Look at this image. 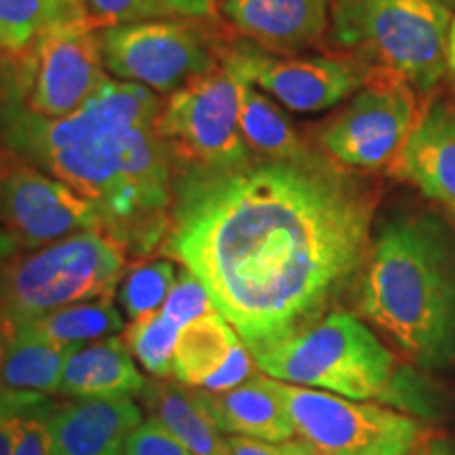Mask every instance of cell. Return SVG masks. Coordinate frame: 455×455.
<instances>
[{
    "label": "cell",
    "mask_w": 455,
    "mask_h": 455,
    "mask_svg": "<svg viewBox=\"0 0 455 455\" xmlns=\"http://www.w3.org/2000/svg\"><path fill=\"white\" fill-rule=\"evenodd\" d=\"M378 196L315 155L232 167L175 161L161 251L201 278L247 348L312 325L358 281Z\"/></svg>",
    "instance_id": "6da1fadb"
},
{
    "label": "cell",
    "mask_w": 455,
    "mask_h": 455,
    "mask_svg": "<svg viewBox=\"0 0 455 455\" xmlns=\"http://www.w3.org/2000/svg\"><path fill=\"white\" fill-rule=\"evenodd\" d=\"M150 91L108 81L81 110L51 118L0 93V144L76 190L101 230L144 259L163 247L173 204L175 156L156 135Z\"/></svg>",
    "instance_id": "7a4b0ae2"
},
{
    "label": "cell",
    "mask_w": 455,
    "mask_h": 455,
    "mask_svg": "<svg viewBox=\"0 0 455 455\" xmlns=\"http://www.w3.org/2000/svg\"><path fill=\"white\" fill-rule=\"evenodd\" d=\"M356 310L413 365L455 363V241L430 215L379 226L356 281Z\"/></svg>",
    "instance_id": "3957f363"
},
{
    "label": "cell",
    "mask_w": 455,
    "mask_h": 455,
    "mask_svg": "<svg viewBox=\"0 0 455 455\" xmlns=\"http://www.w3.org/2000/svg\"><path fill=\"white\" fill-rule=\"evenodd\" d=\"M259 373L331 395L405 407L411 384L395 352L367 323L335 308L275 344L251 348Z\"/></svg>",
    "instance_id": "277c9868"
},
{
    "label": "cell",
    "mask_w": 455,
    "mask_h": 455,
    "mask_svg": "<svg viewBox=\"0 0 455 455\" xmlns=\"http://www.w3.org/2000/svg\"><path fill=\"white\" fill-rule=\"evenodd\" d=\"M127 253L100 230L20 249L0 270V306L11 338L34 318L76 301L116 293Z\"/></svg>",
    "instance_id": "5b68a950"
},
{
    "label": "cell",
    "mask_w": 455,
    "mask_h": 455,
    "mask_svg": "<svg viewBox=\"0 0 455 455\" xmlns=\"http://www.w3.org/2000/svg\"><path fill=\"white\" fill-rule=\"evenodd\" d=\"M449 24L443 0H333L335 38L367 49L424 93L447 70Z\"/></svg>",
    "instance_id": "8992f818"
},
{
    "label": "cell",
    "mask_w": 455,
    "mask_h": 455,
    "mask_svg": "<svg viewBox=\"0 0 455 455\" xmlns=\"http://www.w3.org/2000/svg\"><path fill=\"white\" fill-rule=\"evenodd\" d=\"M106 70L155 93H173L224 66L230 41L213 17H178L100 30Z\"/></svg>",
    "instance_id": "52a82bcc"
},
{
    "label": "cell",
    "mask_w": 455,
    "mask_h": 455,
    "mask_svg": "<svg viewBox=\"0 0 455 455\" xmlns=\"http://www.w3.org/2000/svg\"><path fill=\"white\" fill-rule=\"evenodd\" d=\"M108 81L100 34L84 15L47 26L0 70V87L51 118L81 110Z\"/></svg>",
    "instance_id": "ba28073f"
},
{
    "label": "cell",
    "mask_w": 455,
    "mask_h": 455,
    "mask_svg": "<svg viewBox=\"0 0 455 455\" xmlns=\"http://www.w3.org/2000/svg\"><path fill=\"white\" fill-rule=\"evenodd\" d=\"M298 439L316 455H415L426 443L419 419L375 401H355L275 379Z\"/></svg>",
    "instance_id": "9c48e42d"
},
{
    "label": "cell",
    "mask_w": 455,
    "mask_h": 455,
    "mask_svg": "<svg viewBox=\"0 0 455 455\" xmlns=\"http://www.w3.org/2000/svg\"><path fill=\"white\" fill-rule=\"evenodd\" d=\"M241 91L243 83L221 66L169 93L155 131L175 161L232 167L251 158L238 123Z\"/></svg>",
    "instance_id": "30bf717a"
},
{
    "label": "cell",
    "mask_w": 455,
    "mask_h": 455,
    "mask_svg": "<svg viewBox=\"0 0 455 455\" xmlns=\"http://www.w3.org/2000/svg\"><path fill=\"white\" fill-rule=\"evenodd\" d=\"M411 83L386 66L373 68L350 106L323 133V148L350 169H390L418 121Z\"/></svg>",
    "instance_id": "8fae6325"
},
{
    "label": "cell",
    "mask_w": 455,
    "mask_h": 455,
    "mask_svg": "<svg viewBox=\"0 0 455 455\" xmlns=\"http://www.w3.org/2000/svg\"><path fill=\"white\" fill-rule=\"evenodd\" d=\"M0 230L36 249L83 230H101L98 209L76 190L0 144Z\"/></svg>",
    "instance_id": "7c38bea8"
},
{
    "label": "cell",
    "mask_w": 455,
    "mask_h": 455,
    "mask_svg": "<svg viewBox=\"0 0 455 455\" xmlns=\"http://www.w3.org/2000/svg\"><path fill=\"white\" fill-rule=\"evenodd\" d=\"M224 68L243 84L264 91L295 112L327 110L361 87L365 78L338 57H278L251 41L235 43Z\"/></svg>",
    "instance_id": "4fadbf2b"
},
{
    "label": "cell",
    "mask_w": 455,
    "mask_h": 455,
    "mask_svg": "<svg viewBox=\"0 0 455 455\" xmlns=\"http://www.w3.org/2000/svg\"><path fill=\"white\" fill-rule=\"evenodd\" d=\"M258 371L251 350L218 310L181 327L171 365L173 382L220 392L241 386Z\"/></svg>",
    "instance_id": "5bb4252c"
},
{
    "label": "cell",
    "mask_w": 455,
    "mask_h": 455,
    "mask_svg": "<svg viewBox=\"0 0 455 455\" xmlns=\"http://www.w3.org/2000/svg\"><path fill=\"white\" fill-rule=\"evenodd\" d=\"M221 13L268 53L293 55L325 34L329 0H221Z\"/></svg>",
    "instance_id": "9a60e30c"
},
{
    "label": "cell",
    "mask_w": 455,
    "mask_h": 455,
    "mask_svg": "<svg viewBox=\"0 0 455 455\" xmlns=\"http://www.w3.org/2000/svg\"><path fill=\"white\" fill-rule=\"evenodd\" d=\"M390 173L411 181L432 201L455 209V106L436 100L418 116Z\"/></svg>",
    "instance_id": "2e32d148"
},
{
    "label": "cell",
    "mask_w": 455,
    "mask_h": 455,
    "mask_svg": "<svg viewBox=\"0 0 455 455\" xmlns=\"http://www.w3.org/2000/svg\"><path fill=\"white\" fill-rule=\"evenodd\" d=\"M144 422L133 396L70 401L49 418L53 455H127V439Z\"/></svg>",
    "instance_id": "e0dca14e"
},
{
    "label": "cell",
    "mask_w": 455,
    "mask_h": 455,
    "mask_svg": "<svg viewBox=\"0 0 455 455\" xmlns=\"http://www.w3.org/2000/svg\"><path fill=\"white\" fill-rule=\"evenodd\" d=\"M195 392L198 403L226 436L270 443L298 439L289 409L278 395L275 379L268 375L255 373L230 390L195 388Z\"/></svg>",
    "instance_id": "ac0fdd59"
},
{
    "label": "cell",
    "mask_w": 455,
    "mask_h": 455,
    "mask_svg": "<svg viewBox=\"0 0 455 455\" xmlns=\"http://www.w3.org/2000/svg\"><path fill=\"white\" fill-rule=\"evenodd\" d=\"M148 384L123 338L89 341L68 358L60 395L72 401H106V398H140Z\"/></svg>",
    "instance_id": "d6986e66"
},
{
    "label": "cell",
    "mask_w": 455,
    "mask_h": 455,
    "mask_svg": "<svg viewBox=\"0 0 455 455\" xmlns=\"http://www.w3.org/2000/svg\"><path fill=\"white\" fill-rule=\"evenodd\" d=\"M140 401L192 455H232L228 436L213 424L190 386L152 378Z\"/></svg>",
    "instance_id": "ffe728a7"
},
{
    "label": "cell",
    "mask_w": 455,
    "mask_h": 455,
    "mask_svg": "<svg viewBox=\"0 0 455 455\" xmlns=\"http://www.w3.org/2000/svg\"><path fill=\"white\" fill-rule=\"evenodd\" d=\"M78 346L44 338L30 323L20 327L0 358V390L60 395L66 363Z\"/></svg>",
    "instance_id": "44dd1931"
},
{
    "label": "cell",
    "mask_w": 455,
    "mask_h": 455,
    "mask_svg": "<svg viewBox=\"0 0 455 455\" xmlns=\"http://www.w3.org/2000/svg\"><path fill=\"white\" fill-rule=\"evenodd\" d=\"M241 135L251 155L270 161H291L308 155L295 129L264 91L243 84L241 91Z\"/></svg>",
    "instance_id": "7402d4cb"
},
{
    "label": "cell",
    "mask_w": 455,
    "mask_h": 455,
    "mask_svg": "<svg viewBox=\"0 0 455 455\" xmlns=\"http://www.w3.org/2000/svg\"><path fill=\"white\" fill-rule=\"evenodd\" d=\"M30 325L44 338L60 344H89L123 333L124 315L114 304V295H104L98 299L61 306L34 318Z\"/></svg>",
    "instance_id": "603a6c76"
},
{
    "label": "cell",
    "mask_w": 455,
    "mask_h": 455,
    "mask_svg": "<svg viewBox=\"0 0 455 455\" xmlns=\"http://www.w3.org/2000/svg\"><path fill=\"white\" fill-rule=\"evenodd\" d=\"M221 0H87L84 17L93 30L150 20L213 17Z\"/></svg>",
    "instance_id": "cb8c5ba5"
},
{
    "label": "cell",
    "mask_w": 455,
    "mask_h": 455,
    "mask_svg": "<svg viewBox=\"0 0 455 455\" xmlns=\"http://www.w3.org/2000/svg\"><path fill=\"white\" fill-rule=\"evenodd\" d=\"M181 325L161 310L141 318H133L123 329V341L131 355L156 379H171L173 352L178 344Z\"/></svg>",
    "instance_id": "d4e9b609"
},
{
    "label": "cell",
    "mask_w": 455,
    "mask_h": 455,
    "mask_svg": "<svg viewBox=\"0 0 455 455\" xmlns=\"http://www.w3.org/2000/svg\"><path fill=\"white\" fill-rule=\"evenodd\" d=\"M178 281L173 259H138L124 270L118 283V304L123 315L133 321L161 310Z\"/></svg>",
    "instance_id": "484cf974"
},
{
    "label": "cell",
    "mask_w": 455,
    "mask_h": 455,
    "mask_svg": "<svg viewBox=\"0 0 455 455\" xmlns=\"http://www.w3.org/2000/svg\"><path fill=\"white\" fill-rule=\"evenodd\" d=\"M72 15H84L66 0H0V36L11 51H21L44 28Z\"/></svg>",
    "instance_id": "4316f807"
},
{
    "label": "cell",
    "mask_w": 455,
    "mask_h": 455,
    "mask_svg": "<svg viewBox=\"0 0 455 455\" xmlns=\"http://www.w3.org/2000/svg\"><path fill=\"white\" fill-rule=\"evenodd\" d=\"M215 310L218 308L213 306L212 295H209L207 287L201 283V278L192 275L190 270L181 268L178 281H175L173 289H171L169 298L163 306L164 315L178 321L184 327L188 323L196 321V318Z\"/></svg>",
    "instance_id": "83f0119b"
},
{
    "label": "cell",
    "mask_w": 455,
    "mask_h": 455,
    "mask_svg": "<svg viewBox=\"0 0 455 455\" xmlns=\"http://www.w3.org/2000/svg\"><path fill=\"white\" fill-rule=\"evenodd\" d=\"M47 401H51V396L36 392L0 390V455L13 453L28 418Z\"/></svg>",
    "instance_id": "f1b7e54d"
},
{
    "label": "cell",
    "mask_w": 455,
    "mask_h": 455,
    "mask_svg": "<svg viewBox=\"0 0 455 455\" xmlns=\"http://www.w3.org/2000/svg\"><path fill=\"white\" fill-rule=\"evenodd\" d=\"M127 455H192L156 418H148L127 439Z\"/></svg>",
    "instance_id": "f546056e"
},
{
    "label": "cell",
    "mask_w": 455,
    "mask_h": 455,
    "mask_svg": "<svg viewBox=\"0 0 455 455\" xmlns=\"http://www.w3.org/2000/svg\"><path fill=\"white\" fill-rule=\"evenodd\" d=\"M57 405L51 401L44 403L41 409H36L24 428L20 432V439L15 443V449L11 455H53V441H51V426L49 418Z\"/></svg>",
    "instance_id": "4dcf8cb0"
},
{
    "label": "cell",
    "mask_w": 455,
    "mask_h": 455,
    "mask_svg": "<svg viewBox=\"0 0 455 455\" xmlns=\"http://www.w3.org/2000/svg\"><path fill=\"white\" fill-rule=\"evenodd\" d=\"M232 455H316L308 443L301 439L270 443L247 439V436H228Z\"/></svg>",
    "instance_id": "1f68e13d"
},
{
    "label": "cell",
    "mask_w": 455,
    "mask_h": 455,
    "mask_svg": "<svg viewBox=\"0 0 455 455\" xmlns=\"http://www.w3.org/2000/svg\"><path fill=\"white\" fill-rule=\"evenodd\" d=\"M20 249H21V244L17 243L13 236L7 235L4 230H0V270H3L4 261H7L15 251H20ZM11 339L13 338H11L7 323H4V316H3V306H0V358H3L4 350L9 348Z\"/></svg>",
    "instance_id": "d6a6232c"
},
{
    "label": "cell",
    "mask_w": 455,
    "mask_h": 455,
    "mask_svg": "<svg viewBox=\"0 0 455 455\" xmlns=\"http://www.w3.org/2000/svg\"><path fill=\"white\" fill-rule=\"evenodd\" d=\"M445 60H447V70L451 72L455 78V15L451 17V24H449V32H447Z\"/></svg>",
    "instance_id": "836d02e7"
},
{
    "label": "cell",
    "mask_w": 455,
    "mask_h": 455,
    "mask_svg": "<svg viewBox=\"0 0 455 455\" xmlns=\"http://www.w3.org/2000/svg\"><path fill=\"white\" fill-rule=\"evenodd\" d=\"M13 53H15V51H11L9 44L3 41V36H0V70H3V68L9 64L11 57H13Z\"/></svg>",
    "instance_id": "e575fe53"
},
{
    "label": "cell",
    "mask_w": 455,
    "mask_h": 455,
    "mask_svg": "<svg viewBox=\"0 0 455 455\" xmlns=\"http://www.w3.org/2000/svg\"><path fill=\"white\" fill-rule=\"evenodd\" d=\"M66 3L76 11H81V13H84V3H87V0H66Z\"/></svg>",
    "instance_id": "d590c367"
},
{
    "label": "cell",
    "mask_w": 455,
    "mask_h": 455,
    "mask_svg": "<svg viewBox=\"0 0 455 455\" xmlns=\"http://www.w3.org/2000/svg\"><path fill=\"white\" fill-rule=\"evenodd\" d=\"M419 455H449V453H443V451H428V453H419Z\"/></svg>",
    "instance_id": "8d00e7d4"
},
{
    "label": "cell",
    "mask_w": 455,
    "mask_h": 455,
    "mask_svg": "<svg viewBox=\"0 0 455 455\" xmlns=\"http://www.w3.org/2000/svg\"><path fill=\"white\" fill-rule=\"evenodd\" d=\"M443 3H445L447 7H455V0H443Z\"/></svg>",
    "instance_id": "74e56055"
},
{
    "label": "cell",
    "mask_w": 455,
    "mask_h": 455,
    "mask_svg": "<svg viewBox=\"0 0 455 455\" xmlns=\"http://www.w3.org/2000/svg\"><path fill=\"white\" fill-rule=\"evenodd\" d=\"M453 212H455V209H453Z\"/></svg>",
    "instance_id": "f35d334b"
}]
</instances>
